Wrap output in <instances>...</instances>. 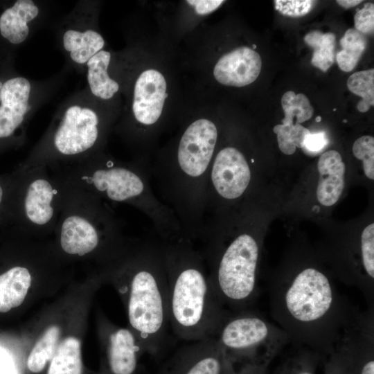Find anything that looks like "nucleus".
Returning <instances> with one entry per match:
<instances>
[{
	"mask_svg": "<svg viewBox=\"0 0 374 374\" xmlns=\"http://www.w3.org/2000/svg\"><path fill=\"white\" fill-rule=\"evenodd\" d=\"M66 164L49 168L105 202L138 209L150 220L159 240L184 238L175 213L154 192L147 165L123 163L103 155H91Z\"/></svg>",
	"mask_w": 374,
	"mask_h": 374,
	"instance_id": "7ed1b4c3",
	"label": "nucleus"
},
{
	"mask_svg": "<svg viewBox=\"0 0 374 374\" xmlns=\"http://www.w3.org/2000/svg\"><path fill=\"white\" fill-rule=\"evenodd\" d=\"M360 374H374V361L369 359L361 368Z\"/></svg>",
	"mask_w": 374,
	"mask_h": 374,
	"instance_id": "c9c22d12",
	"label": "nucleus"
},
{
	"mask_svg": "<svg viewBox=\"0 0 374 374\" xmlns=\"http://www.w3.org/2000/svg\"><path fill=\"white\" fill-rule=\"evenodd\" d=\"M240 373H241V371L238 374H240ZM221 374H236L233 373V371H231V362L226 358V357L224 366L223 368V370Z\"/></svg>",
	"mask_w": 374,
	"mask_h": 374,
	"instance_id": "4c0bfd02",
	"label": "nucleus"
},
{
	"mask_svg": "<svg viewBox=\"0 0 374 374\" xmlns=\"http://www.w3.org/2000/svg\"><path fill=\"white\" fill-rule=\"evenodd\" d=\"M38 8L31 0H18L0 17L1 35L14 44L23 42L28 37V22L35 18Z\"/></svg>",
	"mask_w": 374,
	"mask_h": 374,
	"instance_id": "f3484780",
	"label": "nucleus"
},
{
	"mask_svg": "<svg viewBox=\"0 0 374 374\" xmlns=\"http://www.w3.org/2000/svg\"><path fill=\"white\" fill-rule=\"evenodd\" d=\"M362 0H338L337 3L344 8L355 7L362 3Z\"/></svg>",
	"mask_w": 374,
	"mask_h": 374,
	"instance_id": "e433bc0d",
	"label": "nucleus"
},
{
	"mask_svg": "<svg viewBox=\"0 0 374 374\" xmlns=\"http://www.w3.org/2000/svg\"><path fill=\"white\" fill-rule=\"evenodd\" d=\"M60 328L49 327L37 341L27 360V366L33 373L42 371L46 362L51 360L58 346Z\"/></svg>",
	"mask_w": 374,
	"mask_h": 374,
	"instance_id": "b1692460",
	"label": "nucleus"
},
{
	"mask_svg": "<svg viewBox=\"0 0 374 374\" xmlns=\"http://www.w3.org/2000/svg\"><path fill=\"white\" fill-rule=\"evenodd\" d=\"M50 170L62 188L61 211L54 230L61 251L79 258L100 255L111 263L128 252L138 240L123 234V224L109 204Z\"/></svg>",
	"mask_w": 374,
	"mask_h": 374,
	"instance_id": "39448f33",
	"label": "nucleus"
},
{
	"mask_svg": "<svg viewBox=\"0 0 374 374\" xmlns=\"http://www.w3.org/2000/svg\"><path fill=\"white\" fill-rule=\"evenodd\" d=\"M226 357L247 356L264 366L283 344L280 332L260 317L245 312L226 315L213 337Z\"/></svg>",
	"mask_w": 374,
	"mask_h": 374,
	"instance_id": "6e6552de",
	"label": "nucleus"
},
{
	"mask_svg": "<svg viewBox=\"0 0 374 374\" xmlns=\"http://www.w3.org/2000/svg\"><path fill=\"white\" fill-rule=\"evenodd\" d=\"M348 89L362 97L357 108L360 112H366L374 105V69L357 71L347 80Z\"/></svg>",
	"mask_w": 374,
	"mask_h": 374,
	"instance_id": "a878e982",
	"label": "nucleus"
},
{
	"mask_svg": "<svg viewBox=\"0 0 374 374\" xmlns=\"http://www.w3.org/2000/svg\"><path fill=\"white\" fill-rule=\"evenodd\" d=\"M160 241L168 296L169 325L179 339L212 338L227 315L216 296L200 251L183 238Z\"/></svg>",
	"mask_w": 374,
	"mask_h": 374,
	"instance_id": "f03ea898",
	"label": "nucleus"
},
{
	"mask_svg": "<svg viewBox=\"0 0 374 374\" xmlns=\"http://www.w3.org/2000/svg\"><path fill=\"white\" fill-rule=\"evenodd\" d=\"M225 361L224 351L214 337L193 341L176 355L171 374H221Z\"/></svg>",
	"mask_w": 374,
	"mask_h": 374,
	"instance_id": "f8f14e48",
	"label": "nucleus"
},
{
	"mask_svg": "<svg viewBox=\"0 0 374 374\" xmlns=\"http://www.w3.org/2000/svg\"><path fill=\"white\" fill-rule=\"evenodd\" d=\"M166 93V82L154 69L143 71L136 80L132 111L136 121L145 126L154 125L159 119Z\"/></svg>",
	"mask_w": 374,
	"mask_h": 374,
	"instance_id": "9b49d317",
	"label": "nucleus"
},
{
	"mask_svg": "<svg viewBox=\"0 0 374 374\" xmlns=\"http://www.w3.org/2000/svg\"><path fill=\"white\" fill-rule=\"evenodd\" d=\"M361 252L363 266L367 275L374 278V224L368 225L361 235Z\"/></svg>",
	"mask_w": 374,
	"mask_h": 374,
	"instance_id": "c756f323",
	"label": "nucleus"
},
{
	"mask_svg": "<svg viewBox=\"0 0 374 374\" xmlns=\"http://www.w3.org/2000/svg\"><path fill=\"white\" fill-rule=\"evenodd\" d=\"M0 374H21L12 353L0 345Z\"/></svg>",
	"mask_w": 374,
	"mask_h": 374,
	"instance_id": "72a5a7b5",
	"label": "nucleus"
},
{
	"mask_svg": "<svg viewBox=\"0 0 374 374\" xmlns=\"http://www.w3.org/2000/svg\"><path fill=\"white\" fill-rule=\"evenodd\" d=\"M110 53L100 51L87 62V80L91 93L102 99L113 97L119 89L118 84L109 78L107 68L110 62Z\"/></svg>",
	"mask_w": 374,
	"mask_h": 374,
	"instance_id": "aec40b11",
	"label": "nucleus"
},
{
	"mask_svg": "<svg viewBox=\"0 0 374 374\" xmlns=\"http://www.w3.org/2000/svg\"><path fill=\"white\" fill-rule=\"evenodd\" d=\"M281 105L285 114L283 125L300 124L309 120L314 114V108L308 97L303 93L296 94L292 91H286L281 98Z\"/></svg>",
	"mask_w": 374,
	"mask_h": 374,
	"instance_id": "393cba45",
	"label": "nucleus"
},
{
	"mask_svg": "<svg viewBox=\"0 0 374 374\" xmlns=\"http://www.w3.org/2000/svg\"><path fill=\"white\" fill-rule=\"evenodd\" d=\"M104 44L103 37L92 30H87L83 33L69 30L63 36L64 49L70 52L71 58L78 64L87 62L101 51Z\"/></svg>",
	"mask_w": 374,
	"mask_h": 374,
	"instance_id": "6ab92c4d",
	"label": "nucleus"
},
{
	"mask_svg": "<svg viewBox=\"0 0 374 374\" xmlns=\"http://www.w3.org/2000/svg\"><path fill=\"white\" fill-rule=\"evenodd\" d=\"M355 27L364 35L373 34L374 31V4L367 3L358 10L354 17Z\"/></svg>",
	"mask_w": 374,
	"mask_h": 374,
	"instance_id": "2f4dec72",
	"label": "nucleus"
},
{
	"mask_svg": "<svg viewBox=\"0 0 374 374\" xmlns=\"http://www.w3.org/2000/svg\"><path fill=\"white\" fill-rule=\"evenodd\" d=\"M217 137L213 122L197 119L184 130L172 154L149 167L160 199L173 211L184 238L191 242L202 233L207 181Z\"/></svg>",
	"mask_w": 374,
	"mask_h": 374,
	"instance_id": "f257e3e1",
	"label": "nucleus"
},
{
	"mask_svg": "<svg viewBox=\"0 0 374 374\" xmlns=\"http://www.w3.org/2000/svg\"><path fill=\"white\" fill-rule=\"evenodd\" d=\"M251 180V168L244 154L235 147L221 149L214 155L210 168L205 215L218 201L230 202L242 197Z\"/></svg>",
	"mask_w": 374,
	"mask_h": 374,
	"instance_id": "9d476101",
	"label": "nucleus"
},
{
	"mask_svg": "<svg viewBox=\"0 0 374 374\" xmlns=\"http://www.w3.org/2000/svg\"><path fill=\"white\" fill-rule=\"evenodd\" d=\"M112 272L126 296L132 331L144 350L159 353L167 342L169 325L166 271L160 241H137L111 263Z\"/></svg>",
	"mask_w": 374,
	"mask_h": 374,
	"instance_id": "20e7f679",
	"label": "nucleus"
},
{
	"mask_svg": "<svg viewBox=\"0 0 374 374\" xmlns=\"http://www.w3.org/2000/svg\"><path fill=\"white\" fill-rule=\"evenodd\" d=\"M292 374H314L310 368L305 366H301L299 368H297Z\"/></svg>",
	"mask_w": 374,
	"mask_h": 374,
	"instance_id": "58836bf2",
	"label": "nucleus"
},
{
	"mask_svg": "<svg viewBox=\"0 0 374 374\" xmlns=\"http://www.w3.org/2000/svg\"><path fill=\"white\" fill-rule=\"evenodd\" d=\"M334 292L328 277L314 268L299 272L285 289L283 305L289 316L303 325L316 323L332 310Z\"/></svg>",
	"mask_w": 374,
	"mask_h": 374,
	"instance_id": "1a4fd4ad",
	"label": "nucleus"
},
{
	"mask_svg": "<svg viewBox=\"0 0 374 374\" xmlns=\"http://www.w3.org/2000/svg\"><path fill=\"white\" fill-rule=\"evenodd\" d=\"M144 350L132 330L118 328L107 337V359L114 374H132L137 366L139 353Z\"/></svg>",
	"mask_w": 374,
	"mask_h": 374,
	"instance_id": "2eb2a0df",
	"label": "nucleus"
},
{
	"mask_svg": "<svg viewBox=\"0 0 374 374\" xmlns=\"http://www.w3.org/2000/svg\"><path fill=\"white\" fill-rule=\"evenodd\" d=\"M262 67L260 55L247 46H241L222 55L216 63L213 74L221 84L244 87L254 82Z\"/></svg>",
	"mask_w": 374,
	"mask_h": 374,
	"instance_id": "ddd939ff",
	"label": "nucleus"
},
{
	"mask_svg": "<svg viewBox=\"0 0 374 374\" xmlns=\"http://www.w3.org/2000/svg\"><path fill=\"white\" fill-rule=\"evenodd\" d=\"M321 116H317V117L316 118V121H317V122H320V121H321Z\"/></svg>",
	"mask_w": 374,
	"mask_h": 374,
	"instance_id": "ea45409f",
	"label": "nucleus"
},
{
	"mask_svg": "<svg viewBox=\"0 0 374 374\" xmlns=\"http://www.w3.org/2000/svg\"><path fill=\"white\" fill-rule=\"evenodd\" d=\"M304 41L314 49L311 64L321 71L326 72L334 63L336 41L335 34L313 30L305 35Z\"/></svg>",
	"mask_w": 374,
	"mask_h": 374,
	"instance_id": "5701e85b",
	"label": "nucleus"
},
{
	"mask_svg": "<svg viewBox=\"0 0 374 374\" xmlns=\"http://www.w3.org/2000/svg\"><path fill=\"white\" fill-rule=\"evenodd\" d=\"M200 251L208 265L212 288L222 305L237 309L255 295L259 247L248 233L236 235L226 246L206 240Z\"/></svg>",
	"mask_w": 374,
	"mask_h": 374,
	"instance_id": "423d86ee",
	"label": "nucleus"
},
{
	"mask_svg": "<svg viewBox=\"0 0 374 374\" xmlns=\"http://www.w3.org/2000/svg\"><path fill=\"white\" fill-rule=\"evenodd\" d=\"M328 139L324 132L310 133L304 140L302 149L308 155H317L328 145Z\"/></svg>",
	"mask_w": 374,
	"mask_h": 374,
	"instance_id": "473e14b6",
	"label": "nucleus"
},
{
	"mask_svg": "<svg viewBox=\"0 0 374 374\" xmlns=\"http://www.w3.org/2000/svg\"><path fill=\"white\" fill-rule=\"evenodd\" d=\"M11 222L26 234L54 231L62 206L58 177L47 167L16 169Z\"/></svg>",
	"mask_w": 374,
	"mask_h": 374,
	"instance_id": "0eeeda50",
	"label": "nucleus"
},
{
	"mask_svg": "<svg viewBox=\"0 0 374 374\" xmlns=\"http://www.w3.org/2000/svg\"><path fill=\"white\" fill-rule=\"evenodd\" d=\"M275 9L282 15L298 17L307 15L312 9L315 1L310 0H275Z\"/></svg>",
	"mask_w": 374,
	"mask_h": 374,
	"instance_id": "7c9ffc66",
	"label": "nucleus"
},
{
	"mask_svg": "<svg viewBox=\"0 0 374 374\" xmlns=\"http://www.w3.org/2000/svg\"><path fill=\"white\" fill-rule=\"evenodd\" d=\"M32 275L28 267L15 265L0 274V312H6L19 306L31 285Z\"/></svg>",
	"mask_w": 374,
	"mask_h": 374,
	"instance_id": "a211bd4d",
	"label": "nucleus"
},
{
	"mask_svg": "<svg viewBox=\"0 0 374 374\" xmlns=\"http://www.w3.org/2000/svg\"><path fill=\"white\" fill-rule=\"evenodd\" d=\"M29 81L22 77L7 80L1 89L0 139L12 136L28 110Z\"/></svg>",
	"mask_w": 374,
	"mask_h": 374,
	"instance_id": "4468645a",
	"label": "nucleus"
},
{
	"mask_svg": "<svg viewBox=\"0 0 374 374\" xmlns=\"http://www.w3.org/2000/svg\"><path fill=\"white\" fill-rule=\"evenodd\" d=\"M353 152L357 159L362 160L366 176L373 180L374 138L366 135L357 139L353 143Z\"/></svg>",
	"mask_w": 374,
	"mask_h": 374,
	"instance_id": "c85d7f7f",
	"label": "nucleus"
},
{
	"mask_svg": "<svg viewBox=\"0 0 374 374\" xmlns=\"http://www.w3.org/2000/svg\"><path fill=\"white\" fill-rule=\"evenodd\" d=\"M339 42L342 50L336 56L338 66L343 71H351L366 50V35L355 28H350L345 32Z\"/></svg>",
	"mask_w": 374,
	"mask_h": 374,
	"instance_id": "4be33fe9",
	"label": "nucleus"
},
{
	"mask_svg": "<svg viewBox=\"0 0 374 374\" xmlns=\"http://www.w3.org/2000/svg\"><path fill=\"white\" fill-rule=\"evenodd\" d=\"M273 131L277 135L280 151L287 155L294 154L296 148H302L306 136L311 133L308 129L300 124L276 125Z\"/></svg>",
	"mask_w": 374,
	"mask_h": 374,
	"instance_id": "bb28decb",
	"label": "nucleus"
},
{
	"mask_svg": "<svg viewBox=\"0 0 374 374\" xmlns=\"http://www.w3.org/2000/svg\"><path fill=\"white\" fill-rule=\"evenodd\" d=\"M82 360L80 343L69 337L58 344L51 360L48 374H81Z\"/></svg>",
	"mask_w": 374,
	"mask_h": 374,
	"instance_id": "412c9836",
	"label": "nucleus"
},
{
	"mask_svg": "<svg viewBox=\"0 0 374 374\" xmlns=\"http://www.w3.org/2000/svg\"><path fill=\"white\" fill-rule=\"evenodd\" d=\"M319 180L317 189L318 201L330 206L339 199L344 187L345 164L336 150L323 152L318 161Z\"/></svg>",
	"mask_w": 374,
	"mask_h": 374,
	"instance_id": "dca6fc26",
	"label": "nucleus"
},
{
	"mask_svg": "<svg viewBox=\"0 0 374 374\" xmlns=\"http://www.w3.org/2000/svg\"><path fill=\"white\" fill-rule=\"evenodd\" d=\"M17 172L0 177V225L11 221V209L17 184Z\"/></svg>",
	"mask_w": 374,
	"mask_h": 374,
	"instance_id": "cd10ccee",
	"label": "nucleus"
},
{
	"mask_svg": "<svg viewBox=\"0 0 374 374\" xmlns=\"http://www.w3.org/2000/svg\"><path fill=\"white\" fill-rule=\"evenodd\" d=\"M195 7L196 12L199 15H206L215 10L224 1L221 0H193L187 1Z\"/></svg>",
	"mask_w": 374,
	"mask_h": 374,
	"instance_id": "f704fd0d",
	"label": "nucleus"
}]
</instances>
